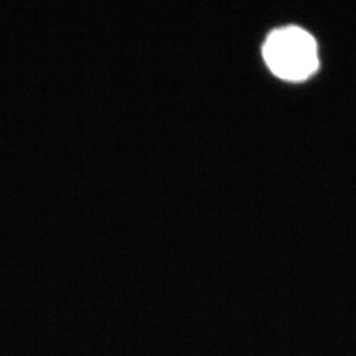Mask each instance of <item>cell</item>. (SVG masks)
Listing matches in <instances>:
<instances>
[{
    "mask_svg": "<svg viewBox=\"0 0 356 356\" xmlns=\"http://www.w3.org/2000/svg\"><path fill=\"white\" fill-rule=\"evenodd\" d=\"M263 56L272 73L288 81H302L318 69L317 41L300 26H284L270 32Z\"/></svg>",
    "mask_w": 356,
    "mask_h": 356,
    "instance_id": "obj_1",
    "label": "cell"
}]
</instances>
